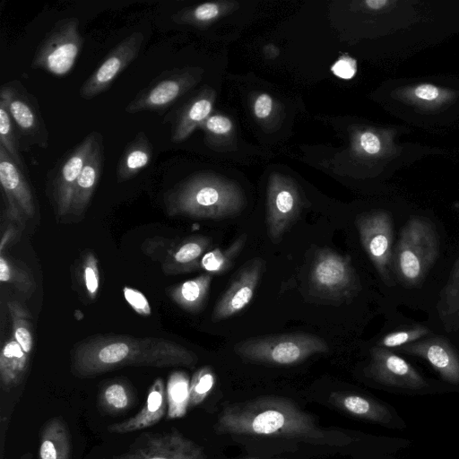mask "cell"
<instances>
[{
	"mask_svg": "<svg viewBox=\"0 0 459 459\" xmlns=\"http://www.w3.org/2000/svg\"><path fill=\"white\" fill-rule=\"evenodd\" d=\"M214 430L219 435L280 437L325 446L352 442L349 435L319 426L311 414L291 400L278 396H260L225 405Z\"/></svg>",
	"mask_w": 459,
	"mask_h": 459,
	"instance_id": "obj_1",
	"label": "cell"
},
{
	"mask_svg": "<svg viewBox=\"0 0 459 459\" xmlns=\"http://www.w3.org/2000/svg\"><path fill=\"white\" fill-rule=\"evenodd\" d=\"M197 356L173 341L126 335H100L78 343L71 355V372L90 377L125 367H194Z\"/></svg>",
	"mask_w": 459,
	"mask_h": 459,
	"instance_id": "obj_2",
	"label": "cell"
},
{
	"mask_svg": "<svg viewBox=\"0 0 459 459\" xmlns=\"http://www.w3.org/2000/svg\"><path fill=\"white\" fill-rule=\"evenodd\" d=\"M164 204L170 216L221 220L239 213L245 199L233 183L210 174H196L167 191Z\"/></svg>",
	"mask_w": 459,
	"mask_h": 459,
	"instance_id": "obj_3",
	"label": "cell"
},
{
	"mask_svg": "<svg viewBox=\"0 0 459 459\" xmlns=\"http://www.w3.org/2000/svg\"><path fill=\"white\" fill-rule=\"evenodd\" d=\"M439 236L425 217H411L401 230L392 258V272L406 287L424 281L439 255Z\"/></svg>",
	"mask_w": 459,
	"mask_h": 459,
	"instance_id": "obj_4",
	"label": "cell"
},
{
	"mask_svg": "<svg viewBox=\"0 0 459 459\" xmlns=\"http://www.w3.org/2000/svg\"><path fill=\"white\" fill-rule=\"evenodd\" d=\"M329 351L322 338L303 332L251 337L234 346L235 353L244 360L277 366H290Z\"/></svg>",
	"mask_w": 459,
	"mask_h": 459,
	"instance_id": "obj_5",
	"label": "cell"
},
{
	"mask_svg": "<svg viewBox=\"0 0 459 459\" xmlns=\"http://www.w3.org/2000/svg\"><path fill=\"white\" fill-rule=\"evenodd\" d=\"M82 43L79 20L76 17L63 18L45 35L36 49L30 66L56 76H64L74 67Z\"/></svg>",
	"mask_w": 459,
	"mask_h": 459,
	"instance_id": "obj_6",
	"label": "cell"
},
{
	"mask_svg": "<svg viewBox=\"0 0 459 459\" xmlns=\"http://www.w3.org/2000/svg\"><path fill=\"white\" fill-rule=\"evenodd\" d=\"M0 101L5 105L14 122L25 150L30 145L48 148V131L38 100L19 80H12L1 85Z\"/></svg>",
	"mask_w": 459,
	"mask_h": 459,
	"instance_id": "obj_7",
	"label": "cell"
},
{
	"mask_svg": "<svg viewBox=\"0 0 459 459\" xmlns=\"http://www.w3.org/2000/svg\"><path fill=\"white\" fill-rule=\"evenodd\" d=\"M98 134V132L92 131L85 135L48 173V193L57 218L70 214L75 184L89 158Z\"/></svg>",
	"mask_w": 459,
	"mask_h": 459,
	"instance_id": "obj_8",
	"label": "cell"
},
{
	"mask_svg": "<svg viewBox=\"0 0 459 459\" xmlns=\"http://www.w3.org/2000/svg\"><path fill=\"white\" fill-rule=\"evenodd\" d=\"M310 281L319 294L331 299L347 298L359 288L350 256L323 248L315 256Z\"/></svg>",
	"mask_w": 459,
	"mask_h": 459,
	"instance_id": "obj_9",
	"label": "cell"
},
{
	"mask_svg": "<svg viewBox=\"0 0 459 459\" xmlns=\"http://www.w3.org/2000/svg\"><path fill=\"white\" fill-rule=\"evenodd\" d=\"M356 227L362 247L381 279L391 282L394 228L390 214L382 210L357 217Z\"/></svg>",
	"mask_w": 459,
	"mask_h": 459,
	"instance_id": "obj_10",
	"label": "cell"
},
{
	"mask_svg": "<svg viewBox=\"0 0 459 459\" xmlns=\"http://www.w3.org/2000/svg\"><path fill=\"white\" fill-rule=\"evenodd\" d=\"M113 459H207L202 446L172 429L141 435L124 453Z\"/></svg>",
	"mask_w": 459,
	"mask_h": 459,
	"instance_id": "obj_11",
	"label": "cell"
},
{
	"mask_svg": "<svg viewBox=\"0 0 459 459\" xmlns=\"http://www.w3.org/2000/svg\"><path fill=\"white\" fill-rule=\"evenodd\" d=\"M195 81V71L188 68L163 71L136 94L126 106L125 111L128 114L165 111L194 84Z\"/></svg>",
	"mask_w": 459,
	"mask_h": 459,
	"instance_id": "obj_12",
	"label": "cell"
},
{
	"mask_svg": "<svg viewBox=\"0 0 459 459\" xmlns=\"http://www.w3.org/2000/svg\"><path fill=\"white\" fill-rule=\"evenodd\" d=\"M143 39L141 31H134L123 39L82 84L80 97L89 100L108 90L117 76L137 58Z\"/></svg>",
	"mask_w": 459,
	"mask_h": 459,
	"instance_id": "obj_13",
	"label": "cell"
},
{
	"mask_svg": "<svg viewBox=\"0 0 459 459\" xmlns=\"http://www.w3.org/2000/svg\"><path fill=\"white\" fill-rule=\"evenodd\" d=\"M0 182L8 219L23 225L36 213V201L24 172L0 146Z\"/></svg>",
	"mask_w": 459,
	"mask_h": 459,
	"instance_id": "obj_14",
	"label": "cell"
},
{
	"mask_svg": "<svg viewBox=\"0 0 459 459\" xmlns=\"http://www.w3.org/2000/svg\"><path fill=\"white\" fill-rule=\"evenodd\" d=\"M301 210V199L297 187L281 176L271 178L267 194V234L278 243L297 220Z\"/></svg>",
	"mask_w": 459,
	"mask_h": 459,
	"instance_id": "obj_15",
	"label": "cell"
},
{
	"mask_svg": "<svg viewBox=\"0 0 459 459\" xmlns=\"http://www.w3.org/2000/svg\"><path fill=\"white\" fill-rule=\"evenodd\" d=\"M260 257L247 261L237 273L230 286L217 301L212 319L219 322L241 312L252 300L264 270Z\"/></svg>",
	"mask_w": 459,
	"mask_h": 459,
	"instance_id": "obj_16",
	"label": "cell"
},
{
	"mask_svg": "<svg viewBox=\"0 0 459 459\" xmlns=\"http://www.w3.org/2000/svg\"><path fill=\"white\" fill-rule=\"evenodd\" d=\"M366 373L375 381L389 386L414 390L427 386L425 379L409 362L381 346L371 350Z\"/></svg>",
	"mask_w": 459,
	"mask_h": 459,
	"instance_id": "obj_17",
	"label": "cell"
},
{
	"mask_svg": "<svg viewBox=\"0 0 459 459\" xmlns=\"http://www.w3.org/2000/svg\"><path fill=\"white\" fill-rule=\"evenodd\" d=\"M399 351L425 359L445 381L459 384V354L446 339L422 338Z\"/></svg>",
	"mask_w": 459,
	"mask_h": 459,
	"instance_id": "obj_18",
	"label": "cell"
},
{
	"mask_svg": "<svg viewBox=\"0 0 459 459\" xmlns=\"http://www.w3.org/2000/svg\"><path fill=\"white\" fill-rule=\"evenodd\" d=\"M166 386L162 378H156L150 386L142 410L134 416L108 428L115 434H126L152 427L167 414Z\"/></svg>",
	"mask_w": 459,
	"mask_h": 459,
	"instance_id": "obj_19",
	"label": "cell"
},
{
	"mask_svg": "<svg viewBox=\"0 0 459 459\" xmlns=\"http://www.w3.org/2000/svg\"><path fill=\"white\" fill-rule=\"evenodd\" d=\"M103 161V139L102 135L99 133L89 158L75 184L70 210L71 215L80 217L85 212L100 179Z\"/></svg>",
	"mask_w": 459,
	"mask_h": 459,
	"instance_id": "obj_20",
	"label": "cell"
},
{
	"mask_svg": "<svg viewBox=\"0 0 459 459\" xmlns=\"http://www.w3.org/2000/svg\"><path fill=\"white\" fill-rule=\"evenodd\" d=\"M329 403L356 418L388 424L392 420L390 411L380 403L359 394L333 392Z\"/></svg>",
	"mask_w": 459,
	"mask_h": 459,
	"instance_id": "obj_21",
	"label": "cell"
},
{
	"mask_svg": "<svg viewBox=\"0 0 459 459\" xmlns=\"http://www.w3.org/2000/svg\"><path fill=\"white\" fill-rule=\"evenodd\" d=\"M153 148L147 134L138 132L126 144L117 166V182H125L137 176L152 161Z\"/></svg>",
	"mask_w": 459,
	"mask_h": 459,
	"instance_id": "obj_22",
	"label": "cell"
},
{
	"mask_svg": "<svg viewBox=\"0 0 459 459\" xmlns=\"http://www.w3.org/2000/svg\"><path fill=\"white\" fill-rule=\"evenodd\" d=\"M29 356L13 336L4 343L0 353V383L4 391L9 392L22 384Z\"/></svg>",
	"mask_w": 459,
	"mask_h": 459,
	"instance_id": "obj_23",
	"label": "cell"
},
{
	"mask_svg": "<svg viewBox=\"0 0 459 459\" xmlns=\"http://www.w3.org/2000/svg\"><path fill=\"white\" fill-rule=\"evenodd\" d=\"M71 439L66 423L60 417L48 420L40 431L39 459H70Z\"/></svg>",
	"mask_w": 459,
	"mask_h": 459,
	"instance_id": "obj_24",
	"label": "cell"
},
{
	"mask_svg": "<svg viewBox=\"0 0 459 459\" xmlns=\"http://www.w3.org/2000/svg\"><path fill=\"white\" fill-rule=\"evenodd\" d=\"M207 93L201 94L187 103L178 115L171 129V141L175 143L186 140L202 125L212 111V102Z\"/></svg>",
	"mask_w": 459,
	"mask_h": 459,
	"instance_id": "obj_25",
	"label": "cell"
},
{
	"mask_svg": "<svg viewBox=\"0 0 459 459\" xmlns=\"http://www.w3.org/2000/svg\"><path fill=\"white\" fill-rule=\"evenodd\" d=\"M212 281V274L203 273L169 290L171 299L183 309L196 313L204 307Z\"/></svg>",
	"mask_w": 459,
	"mask_h": 459,
	"instance_id": "obj_26",
	"label": "cell"
},
{
	"mask_svg": "<svg viewBox=\"0 0 459 459\" xmlns=\"http://www.w3.org/2000/svg\"><path fill=\"white\" fill-rule=\"evenodd\" d=\"M437 308L444 328L459 332V256L440 292Z\"/></svg>",
	"mask_w": 459,
	"mask_h": 459,
	"instance_id": "obj_27",
	"label": "cell"
},
{
	"mask_svg": "<svg viewBox=\"0 0 459 459\" xmlns=\"http://www.w3.org/2000/svg\"><path fill=\"white\" fill-rule=\"evenodd\" d=\"M247 238V234L243 233L227 247L209 250L192 265L190 272L202 269L211 274H221L229 271L243 250Z\"/></svg>",
	"mask_w": 459,
	"mask_h": 459,
	"instance_id": "obj_28",
	"label": "cell"
},
{
	"mask_svg": "<svg viewBox=\"0 0 459 459\" xmlns=\"http://www.w3.org/2000/svg\"><path fill=\"white\" fill-rule=\"evenodd\" d=\"M211 245L212 239L205 236L183 240L170 255L165 270L173 273L190 272L192 265L209 251Z\"/></svg>",
	"mask_w": 459,
	"mask_h": 459,
	"instance_id": "obj_29",
	"label": "cell"
},
{
	"mask_svg": "<svg viewBox=\"0 0 459 459\" xmlns=\"http://www.w3.org/2000/svg\"><path fill=\"white\" fill-rule=\"evenodd\" d=\"M189 385L190 379L182 371L170 374L166 385L167 414L168 420L182 418L189 409Z\"/></svg>",
	"mask_w": 459,
	"mask_h": 459,
	"instance_id": "obj_30",
	"label": "cell"
},
{
	"mask_svg": "<svg viewBox=\"0 0 459 459\" xmlns=\"http://www.w3.org/2000/svg\"><path fill=\"white\" fill-rule=\"evenodd\" d=\"M99 401L104 411L111 414H117L131 407L134 401V395L127 382L116 379L102 386Z\"/></svg>",
	"mask_w": 459,
	"mask_h": 459,
	"instance_id": "obj_31",
	"label": "cell"
},
{
	"mask_svg": "<svg viewBox=\"0 0 459 459\" xmlns=\"http://www.w3.org/2000/svg\"><path fill=\"white\" fill-rule=\"evenodd\" d=\"M0 146H2L13 160L26 172L23 157L21 153L22 146L18 130L5 105L0 101Z\"/></svg>",
	"mask_w": 459,
	"mask_h": 459,
	"instance_id": "obj_32",
	"label": "cell"
},
{
	"mask_svg": "<svg viewBox=\"0 0 459 459\" xmlns=\"http://www.w3.org/2000/svg\"><path fill=\"white\" fill-rule=\"evenodd\" d=\"M12 321L13 337L30 355L33 346V335L29 311L17 300L7 304Z\"/></svg>",
	"mask_w": 459,
	"mask_h": 459,
	"instance_id": "obj_33",
	"label": "cell"
},
{
	"mask_svg": "<svg viewBox=\"0 0 459 459\" xmlns=\"http://www.w3.org/2000/svg\"><path fill=\"white\" fill-rule=\"evenodd\" d=\"M410 102L423 107H437L451 98L449 91L430 83L418 84L403 93Z\"/></svg>",
	"mask_w": 459,
	"mask_h": 459,
	"instance_id": "obj_34",
	"label": "cell"
},
{
	"mask_svg": "<svg viewBox=\"0 0 459 459\" xmlns=\"http://www.w3.org/2000/svg\"><path fill=\"white\" fill-rule=\"evenodd\" d=\"M0 281L12 284L26 295H30L35 288L32 276L27 271L5 258L3 254L0 255Z\"/></svg>",
	"mask_w": 459,
	"mask_h": 459,
	"instance_id": "obj_35",
	"label": "cell"
},
{
	"mask_svg": "<svg viewBox=\"0 0 459 459\" xmlns=\"http://www.w3.org/2000/svg\"><path fill=\"white\" fill-rule=\"evenodd\" d=\"M215 374L205 366L195 372L189 385V408L202 403L211 394L215 384Z\"/></svg>",
	"mask_w": 459,
	"mask_h": 459,
	"instance_id": "obj_36",
	"label": "cell"
},
{
	"mask_svg": "<svg viewBox=\"0 0 459 459\" xmlns=\"http://www.w3.org/2000/svg\"><path fill=\"white\" fill-rule=\"evenodd\" d=\"M429 329L424 325H417L411 327L400 329L385 334L379 342V346L389 349H400L407 344L417 342L428 334Z\"/></svg>",
	"mask_w": 459,
	"mask_h": 459,
	"instance_id": "obj_37",
	"label": "cell"
},
{
	"mask_svg": "<svg viewBox=\"0 0 459 459\" xmlns=\"http://www.w3.org/2000/svg\"><path fill=\"white\" fill-rule=\"evenodd\" d=\"M82 279L90 299H94L100 287V273L98 260L94 254L85 255L82 264Z\"/></svg>",
	"mask_w": 459,
	"mask_h": 459,
	"instance_id": "obj_38",
	"label": "cell"
},
{
	"mask_svg": "<svg viewBox=\"0 0 459 459\" xmlns=\"http://www.w3.org/2000/svg\"><path fill=\"white\" fill-rule=\"evenodd\" d=\"M123 290L125 299L138 314L142 316L151 314V307L143 293L128 287H125Z\"/></svg>",
	"mask_w": 459,
	"mask_h": 459,
	"instance_id": "obj_39",
	"label": "cell"
},
{
	"mask_svg": "<svg viewBox=\"0 0 459 459\" xmlns=\"http://www.w3.org/2000/svg\"><path fill=\"white\" fill-rule=\"evenodd\" d=\"M331 71L339 78L351 79L357 72V62L351 56H343L332 65Z\"/></svg>",
	"mask_w": 459,
	"mask_h": 459,
	"instance_id": "obj_40",
	"label": "cell"
},
{
	"mask_svg": "<svg viewBox=\"0 0 459 459\" xmlns=\"http://www.w3.org/2000/svg\"><path fill=\"white\" fill-rule=\"evenodd\" d=\"M202 126L209 133L214 134H223L229 133L232 128L231 121L223 116L214 115L209 117L203 124Z\"/></svg>",
	"mask_w": 459,
	"mask_h": 459,
	"instance_id": "obj_41",
	"label": "cell"
},
{
	"mask_svg": "<svg viewBox=\"0 0 459 459\" xmlns=\"http://www.w3.org/2000/svg\"><path fill=\"white\" fill-rule=\"evenodd\" d=\"M359 144L364 153L377 155L382 150V142L377 134L365 131L359 137Z\"/></svg>",
	"mask_w": 459,
	"mask_h": 459,
	"instance_id": "obj_42",
	"label": "cell"
},
{
	"mask_svg": "<svg viewBox=\"0 0 459 459\" xmlns=\"http://www.w3.org/2000/svg\"><path fill=\"white\" fill-rule=\"evenodd\" d=\"M273 100L268 94L263 93L257 97L254 104V112L258 118H264L272 111Z\"/></svg>",
	"mask_w": 459,
	"mask_h": 459,
	"instance_id": "obj_43",
	"label": "cell"
},
{
	"mask_svg": "<svg viewBox=\"0 0 459 459\" xmlns=\"http://www.w3.org/2000/svg\"><path fill=\"white\" fill-rule=\"evenodd\" d=\"M16 231L13 228H8L3 234L0 242V253L2 254L5 247L14 238Z\"/></svg>",
	"mask_w": 459,
	"mask_h": 459,
	"instance_id": "obj_44",
	"label": "cell"
},
{
	"mask_svg": "<svg viewBox=\"0 0 459 459\" xmlns=\"http://www.w3.org/2000/svg\"><path fill=\"white\" fill-rule=\"evenodd\" d=\"M367 6L373 10H378L385 6L386 4H389L390 2L385 0H368L365 2Z\"/></svg>",
	"mask_w": 459,
	"mask_h": 459,
	"instance_id": "obj_45",
	"label": "cell"
},
{
	"mask_svg": "<svg viewBox=\"0 0 459 459\" xmlns=\"http://www.w3.org/2000/svg\"><path fill=\"white\" fill-rule=\"evenodd\" d=\"M20 459H32V455L30 453H26Z\"/></svg>",
	"mask_w": 459,
	"mask_h": 459,
	"instance_id": "obj_46",
	"label": "cell"
}]
</instances>
